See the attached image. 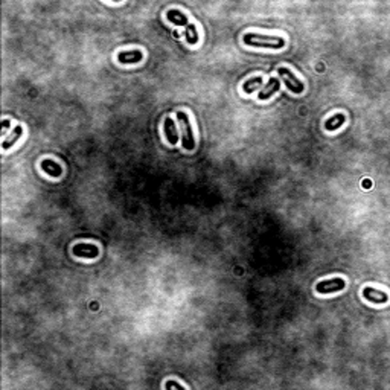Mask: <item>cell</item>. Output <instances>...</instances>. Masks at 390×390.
<instances>
[{
	"mask_svg": "<svg viewBox=\"0 0 390 390\" xmlns=\"http://www.w3.org/2000/svg\"><path fill=\"white\" fill-rule=\"evenodd\" d=\"M243 42L247 46L255 48H268V49H282L285 46V40L282 37L276 35H261V34H246L243 37Z\"/></svg>",
	"mask_w": 390,
	"mask_h": 390,
	"instance_id": "obj_1",
	"label": "cell"
},
{
	"mask_svg": "<svg viewBox=\"0 0 390 390\" xmlns=\"http://www.w3.org/2000/svg\"><path fill=\"white\" fill-rule=\"evenodd\" d=\"M177 119L180 122V128H181V145L184 149H193L195 148V137H193V131H192V125L189 122L187 114L181 110L177 111Z\"/></svg>",
	"mask_w": 390,
	"mask_h": 390,
	"instance_id": "obj_2",
	"label": "cell"
},
{
	"mask_svg": "<svg viewBox=\"0 0 390 390\" xmlns=\"http://www.w3.org/2000/svg\"><path fill=\"white\" fill-rule=\"evenodd\" d=\"M278 73L281 75V78L284 80V83H285V86L288 87V90H291L293 93H302L303 90H305V86L297 80V78L294 76V73L291 72V70H288V69H285V67H281V69H278Z\"/></svg>",
	"mask_w": 390,
	"mask_h": 390,
	"instance_id": "obj_3",
	"label": "cell"
},
{
	"mask_svg": "<svg viewBox=\"0 0 390 390\" xmlns=\"http://www.w3.org/2000/svg\"><path fill=\"white\" fill-rule=\"evenodd\" d=\"M344 281L341 278H334V279H329V281H322L317 284L316 290L317 293L320 294H329V293H335V291H340L344 288Z\"/></svg>",
	"mask_w": 390,
	"mask_h": 390,
	"instance_id": "obj_4",
	"label": "cell"
},
{
	"mask_svg": "<svg viewBox=\"0 0 390 390\" xmlns=\"http://www.w3.org/2000/svg\"><path fill=\"white\" fill-rule=\"evenodd\" d=\"M279 89H281V83H279L278 78H270L268 83H267V86H264V89L259 92L258 98H259L261 101H265V99L271 98L276 92H279Z\"/></svg>",
	"mask_w": 390,
	"mask_h": 390,
	"instance_id": "obj_5",
	"label": "cell"
},
{
	"mask_svg": "<svg viewBox=\"0 0 390 390\" xmlns=\"http://www.w3.org/2000/svg\"><path fill=\"white\" fill-rule=\"evenodd\" d=\"M363 296H364L366 300L373 302V303H378V305L385 303V302L388 300V296H387L384 291L375 290V288H372V287H366V288L363 290Z\"/></svg>",
	"mask_w": 390,
	"mask_h": 390,
	"instance_id": "obj_6",
	"label": "cell"
},
{
	"mask_svg": "<svg viewBox=\"0 0 390 390\" xmlns=\"http://www.w3.org/2000/svg\"><path fill=\"white\" fill-rule=\"evenodd\" d=\"M98 253V247L93 244H76L73 247V255L80 258H96Z\"/></svg>",
	"mask_w": 390,
	"mask_h": 390,
	"instance_id": "obj_7",
	"label": "cell"
},
{
	"mask_svg": "<svg viewBox=\"0 0 390 390\" xmlns=\"http://www.w3.org/2000/svg\"><path fill=\"white\" fill-rule=\"evenodd\" d=\"M142 58H143V54H142L139 49L125 51V52H121V54L118 55V60H119V63H122V64H134V63L142 61Z\"/></svg>",
	"mask_w": 390,
	"mask_h": 390,
	"instance_id": "obj_8",
	"label": "cell"
},
{
	"mask_svg": "<svg viewBox=\"0 0 390 390\" xmlns=\"http://www.w3.org/2000/svg\"><path fill=\"white\" fill-rule=\"evenodd\" d=\"M163 128H165V134H166L168 142L171 145H175L178 142V133H177V128H175V122L171 118H166Z\"/></svg>",
	"mask_w": 390,
	"mask_h": 390,
	"instance_id": "obj_9",
	"label": "cell"
},
{
	"mask_svg": "<svg viewBox=\"0 0 390 390\" xmlns=\"http://www.w3.org/2000/svg\"><path fill=\"white\" fill-rule=\"evenodd\" d=\"M42 169H43L48 175H51V177H60V175L63 174L61 166H60L57 162L51 160V159H45V160L42 162Z\"/></svg>",
	"mask_w": 390,
	"mask_h": 390,
	"instance_id": "obj_10",
	"label": "cell"
},
{
	"mask_svg": "<svg viewBox=\"0 0 390 390\" xmlns=\"http://www.w3.org/2000/svg\"><path fill=\"white\" fill-rule=\"evenodd\" d=\"M166 17H168V20H169L171 23L178 25V26H183L184 29H186L187 25H189L187 17H186L181 11H178V10H169L168 14H166Z\"/></svg>",
	"mask_w": 390,
	"mask_h": 390,
	"instance_id": "obj_11",
	"label": "cell"
},
{
	"mask_svg": "<svg viewBox=\"0 0 390 390\" xmlns=\"http://www.w3.org/2000/svg\"><path fill=\"white\" fill-rule=\"evenodd\" d=\"M22 134H23V127L22 125H17L16 128H14V131H13V134L8 137V139H5L4 140V143H2V148L4 149H10L11 146H14L16 145V142L22 137Z\"/></svg>",
	"mask_w": 390,
	"mask_h": 390,
	"instance_id": "obj_12",
	"label": "cell"
},
{
	"mask_svg": "<svg viewBox=\"0 0 390 390\" xmlns=\"http://www.w3.org/2000/svg\"><path fill=\"white\" fill-rule=\"evenodd\" d=\"M343 124H344V116L343 114H335V116H332V118H329L325 122V128L328 131H332V130H337L338 127H341Z\"/></svg>",
	"mask_w": 390,
	"mask_h": 390,
	"instance_id": "obj_13",
	"label": "cell"
},
{
	"mask_svg": "<svg viewBox=\"0 0 390 390\" xmlns=\"http://www.w3.org/2000/svg\"><path fill=\"white\" fill-rule=\"evenodd\" d=\"M184 31H186V32H184L186 42H187L189 45H197V43H199V32H197V28H195V25L189 23Z\"/></svg>",
	"mask_w": 390,
	"mask_h": 390,
	"instance_id": "obj_14",
	"label": "cell"
},
{
	"mask_svg": "<svg viewBox=\"0 0 390 390\" xmlns=\"http://www.w3.org/2000/svg\"><path fill=\"white\" fill-rule=\"evenodd\" d=\"M261 84H262V78H261V76H256V78H252V80H249V81H246V83L243 84V90H244L246 93H252V92H255L258 87H261Z\"/></svg>",
	"mask_w": 390,
	"mask_h": 390,
	"instance_id": "obj_15",
	"label": "cell"
},
{
	"mask_svg": "<svg viewBox=\"0 0 390 390\" xmlns=\"http://www.w3.org/2000/svg\"><path fill=\"white\" fill-rule=\"evenodd\" d=\"M8 128H10V121H8V119H4V121H2V133L7 134Z\"/></svg>",
	"mask_w": 390,
	"mask_h": 390,
	"instance_id": "obj_16",
	"label": "cell"
}]
</instances>
